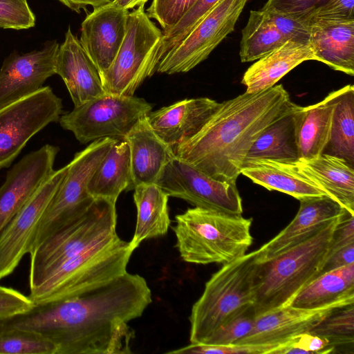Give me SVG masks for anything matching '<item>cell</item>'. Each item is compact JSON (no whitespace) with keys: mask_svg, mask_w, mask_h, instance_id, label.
<instances>
[{"mask_svg":"<svg viewBox=\"0 0 354 354\" xmlns=\"http://www.w3.org/2000/svg\"><path fill=\"white\" fill-rule=\"evenodd\" d=\"M137 209L134 234L129 242L133 250L144 240L164 236L170 227L169 196L156 183H143L133 189Z\"/></svg>","mask_w":354,"mask_h":354,"instance_id":"83f0119b","label":"cell"},{"mask_svg":"<svg viewBox=\"0 0 354 354\" xmlns=\"http://www.w3.org/2000/svg\"><path fill=\"white\" fill-rule=\"evenodd\" d=\"M176 248L190 263H228L246 254L252 243V218L198 207L175 218Z\"/></svg>","mask_w":354,"mask_h":354,"instance_id":"277c9868","label":"cell"},{"mask_svg":"<svg viewBox=\"0 0 354 354\" xmlns=\"http://www.w3.org/2000/svg\"><path fill=\"white\" fill-rule=\"evenodd\" d=\"M343 300L354 301V263L319 274L288 306L315 309Z\"/></svg>","mask_w":354,"mask_h":354,"instance_id":"f546056e","label":"cell"},{"mask_svg":"<svg viewBox=\"0 0 354 354\" xmlns=\"http://www.w3.org/2000/svg\"><path fill=\"white\" fill-rule=\"evenodd\" d=\"M353 304L336 310L309 333L326 339L330 346L353 344L354 342Z\"/></svg>","mask_w":354,"mask_h":354,"instance_id":"d590c367","label":"cell"},{"mask_svg":"<svg viewBox=\"0 0 354 354\" xmlns=\"http://www.w3.org/2000/svg\"><path fill=\"white\" fill-rule=\"evenodd\" d=\"M129 10L112 3L93 8L81 25L80 41L100 75L115 59L127 30Z\"/></svg>","mask_w":354,"mask_h":354,"instance_id":"ac0fdd59","label":"cell"},{"mask_svg":"<svg viewBox=\"0 0 354 354\" xmlns=\"http://www.w3.org/2000/svg\"><path fill=\"white\" fill-rule=\"evenodd\" d=\"M241 174L268 190H276L300 201L327 196L315 183L290 169L285 163L259 159L245 162Z\"/></svg>","mask_w":354,"mask_h":354,"instance_id":"4316f807","label":"cell"},{"mask_svg":"<svg viewBox=\"0 0 354 354\" xmlns=\"http://www.w3.org/2000/svg\"><path fill=\"white\" fill-rule=\"evenodd\" d=\"M313 18L354 19V0H329L313 15Z\"/></svg>","mask_w":354,"mask_h":354,"instance_id":"bcb514c9","label":"cell"},{"mask_svg":"<svg viewBox=\"0 0 354 354\" xmlns=\"http://www.w3.org/2000/svg\"><path fill=\"white\" fill-rule=\"evenodd\" d=\"M149 0H115L112 3L118 7L129 10L140 6H145Z\"/></svg>","mask_w":354,"mask_h":354,"instance_id":"681fc988","label":"cell"},{"mask_svg":"<svg viewBox=\"0 0 354 354\" xmlns=\"http://www.w3.org/2000/svg\"><path fill=\"white\" fill-rule=\"evenodd\" d=\"M35 25V15L27 0H0V28L23 30Z\"/></svg>","mask_w":354,"mask_h":354,"instance_id":"f35d334b","label":"cell"},{"mask_svg":"<svg viewBox=\"0 0 354 354\" xmlns=\"http://www.w3.org/2000/svg\"><path fill=\"white\" fill-rule=\"evenodd\" d=\"M116 223L115 202L95 198L84 216L30 253V289L38 286L68 259L116 232Z\"/></svg>","mask_w":354,"mask_h":354,"instance_id":"ba28073f","label":"cell"},{"mask_svg":"<svg viewBox=\"0 0 354 354\" xmlns=\"http://www.w3.org/2000/svg\"><path fill=\"white\" fill-rule=\"evenodd\" d=\"M87 189L93 198L116 203L124 190H131L129 148L125 140H116L91 177Z\"/></svg>","mask_w":354,"mask_h":354,"instance_id":"484cf974","label":"cell"},{"mask_svg":"<svg viewBox=\"0 0 354 354\" xmlns=\"http://www.w3.org/2000/svg\"><path fill=\"white\" fill-rule=\"evenodd\" d=\"M152 301L144 277L126 272L82 295L35 304L28 312L0 320V328L36 332L50 340L57 354L131 353L134 337L128 323Z\"/></svg>","mask_w":354,"mask_h":354,"instance_id":"6da1fadb","label":"cell"},{"mask_svg":"<svg viewBox=\"0 0 354 354\" xmlns=\"http://www.w3.org/2000/svg\"><path fill=\"white\" fill-rule=\"evenodd\" d=\"M35 304L18 290L0 286V320L29 311Z\"/></svg>","mask_w":354,"mask_h":354,"instance_id":"ee69618b","label":"cell"},{"mask_svg":"<svg viewBox=\"0 0 354 354\" xmlns=\"http://www.w3.org/2000/svg\"><path fill=\"white\" fill-rule=\"evenodd\" d=\"M354 243V214L346 212L337 225L330 241L328 255Z\"/></svg>","mask_w":354,"mask_h":354,"instance_id":"f6af8a7d","label":"cell"},{"mask_svg":"<svg viewBox=\"0 0 354 354\" xmlns=\"http://www.w3.org/2000/svg\"><path fill=\"white\" fill-rule=\"evenodd\" d=\"M59 148L45 145L24 156L7 173L0 186V233L55 171Z\"/></svg>","mask_w":354,"mask_h":354,"instance_id":"2e32d148","label":"cell"},{"mask_svg":"<svg viewBox=\"0 0 354 354\" xmlns=\"http://www.w3.org/2000/svg\"><path fill=\"white\" fill-rule=\"evenodd\" d=\"M162 32L147 16L145 6L129 12L123 41L111 66L100 75L105 93L133 95L158 66Z\"/></svg>","mask_w":354,"mask_h":354,"instance_id":"9c48e42d","label":"cell"},{"mask_svg":"<svg viewBox=\"0 0 354 354\" xmlns=\"http://www.w3.org/2000/svg\"><path fill=\"white\" fill-rule=\"evenodd\" d=\"M299 108L297 105L261 133L248 151L243 165L259 159L281 162H293L299 160L297 140Z\"/></svg>","mask_w":354,"mask_h":354,"instance_id":"f1b7e54d","label":"cell"},{"mask_svg":"<svg viewBox=\"0 0 354 354\" xmlns=\"http://www.w3.org/2000/svg\"><path fill=\"white\" fill-rule=\"evenodd\" d=\"M333 113L329 140L322 154L335 156L354 167V86L330 93Z\"/></svg>","mask_w":354,"mask_h":354,"instance_id":"1f68e13d","label":"cell"},{"mask_svg":"<svg viewBox=\"0 0 354 354\" xmlns=\"http://www.w3.org/2000/svg\"><path fill=\"white\" fill-rule=\"evenodd\" d=\"M309 46L316 61L354 75V19H311Z\"/></svg>","mask_w":354,"mask_h":354,"instance_id":"7402d4cb","label":"cell"},{"mask_svg":"<svg viewBox=\"0 0 354 354\" xmlns=\"http://www.w3.org/2000/svg\"><path fill=\"white\" fill-rule=\"evenodd\" d=\"M288 39L269 21L263 10H251L242 30L240 58L242 62L258 60Z\"/></svg>","mask_w":354,"mask_h":354,"instance_id":"d6a6232c","label":"cell"},{"mask_svg":"<svg viewBox=\"0 0 354 354\" xmlns=\"http://www.w3.org/2000/svg\"><path fill=\"white\" fill-rule=\"evenodd\" d=\"M197 0H152L147 15L155 19L162 32L174 26Z\"/></svg>","mask_w":354,"mask_h":354,"instance_id":"74e56055","label":"cell"},{"mask_svg":"<svg viewBox=\"0 0 354 354\" xmlns=\"http://www.w3.org/2000/svg\"><path fill=\"white\" fill-rule=\"evenodd\" d=\"M334 348L326 339L305 333L272 348L268 354L328 353L333 352Z\"/></svg>","mask_w":354,"mask_h":354,"instance_id":"60d3db41","label":"cell"},{"mask_svg":"<svg viewBox=\"0 0 354 354\" xmlns=\"http://www.w3.org/2000/svg\"><path fill=\"white\" fill-rule=\"evenodd\" d=\"M56 74L65 83L74 106L105 93L97 68L70 26L65 34L64 42L59 48Z\"/></svg>","mask_w":354,"mask_h":354,"instance_id":"ffe728a7","label":"cell"},{"mask_svg":"<svg viewBox=\"0 0 354 354\" xmlns=\"http://www.w3.org/2000/svg\"><path fill=\"white\" fill-rule=\"evenodd\" d=\"M116 140L102 138L76 153L67 172L45 209L30 253L49 237L85 214L93 203L87 186L94 171ZM29 253V254H30Z\"/></svg>","mask_w":354,"mask_h":354,"instance_id":"52a82bcc","label":"cell"},{"mask_svg":"<svg viewBox=\"0 0 354 354\" xmlns=\"http://www.w3.org/2000/svg\"><path fill=\"white\" fill-rule=\"evenodd\" d=\"M272 349L270 346L259 345H210L205 344H192L168 351L167 353L176 354H268Z\"/></svg>","mask_w":354,"mask_h":354,"instance_id":"b9f144b4","label":"cell"},{"mask_svg":"<svg viewBox=\"0 0 354 354\" xmlns=\"http://www.w3.org/2000/svg\"><path fill=\"white\" fill-rule=\"evenodd\" d=\"M124 140L129 148L133 189L140 184L155 183L174 156L172 147L157 136L147 116L138 121Z\"/></svg>","mask_w":354,"mask_h":354,"instance_id":"cb8c5ba5","label":"cell"},{"mask_svg":"<svg viewBox=\"0 0 354 354\" xmlns=\"http://www.w3.org/2000/svg\"><path fill=\"white\" fill-rule=\"evenodd\" d=\"M354 263V243L346 245L329 256L321 274Z\"/></svg>","mask_w":354,"mask_h":354,"instance_id":"7dc6e473","label":"cell"},{"mask_svg":"<svg viewBox=\"0 0 354 354\" xmlns=\"http://www.w3.org/2000/svg\"><path fill=\"white\" fill-rule=\"evenodd\" d=\"M256 251L223 264L205 283L189 315V341L203 344L219 328L253 307Z\"/></svg>","mask_w":354,"mask_h":354,"instance_id":"8992f818","label":"cell"},{"mask_svg":"<svg viewBox=\"0 0 354 354\" xmlns=\"http://www.w3.org/2000/svg\"><path fill=\"white\" fill-rule=\"evenodd\" d=\"M151 109L152 106L142 98L104 93L74 106L60 116L59 122L83 144L106 138L124 140Z\"/></svg>","mask_w":354,"mask_h":354,"instance_id":"30bf717a","label":"cell"},{"mask_svg":"<svg viewBox=\"0 0 354 354\" xmlns=\"http://www.w3.org/2000/svg\"><path fill=\"white\" fill-rule=\"evenodd\" d=\"M297 106L281 84L220 103L193 136L172 147L176 157L220 181L236 182L261 133Z\"/></svg>","mask_w":354,"mask_h":354,"instance_id":"7a4b0ae2","label":"cell"},{"mask_svg":"<svg viewBox=\"0 0 354 354\" xmlns=\"http://www.w3.org/2000/svg\"><path fill=\"white\" fill-rule=\"evenodd\" d=\"M59 44L48 41L39 50L13 53L0 68V106L37 91L46 80L56 74Z\"/></svg>","mask_w":354,"mask_h":354,"instance_id":"9a60e30c","label":"cell"},{"mask_svg":"<svg viewBox=\"0 0 354 354\" xmlns=\"http://www.w3.org/2000/svg\"><path fill=\"white\" fill-rule=\"evenodd\" d=\"M308 60H315L309 44L288 40L250 66L241 83L248 93L267 90L292 69Z\"/></svg>","mask_w":354,"mask_h":354,"instance_id":"d4e9b609","label":"cell"},{"mask_svg":"<svg viewBox=\"0 0 354 354\" xmlns=\"http://www.w3.org/2000/svg\"><path fill=\"white\" fill-rule=\"evenodd\" d=\"M155 183L169 197L183 199L195 207L230 214L243 213L236 182L215 180L175 156Z\"/></svg>","mask_w":354,"mask_h":354,"instance_id":"7c38bea8","label":"cell"},{"mask_svg":"<svg viewBox=\"0 0 354 354\" xmlns=\"http://www.w3.org/2000/svg\"><path fill=\"white\" fill-rule=\"evenodd\" d=\"M0 354H57L56 346L34 331L0 328Z\"/></svg>","mask_w":354,"mask_h":354,"instance_id":"836d02e7","label":"cell"},{"mask_svg":"<svg viewBox=\"0 0 354 354\" xmlns=\"http://www.w3.org/2000/svg\"><path fill=\"white\" fill-rule=\"evenodd\" d=\"M283 163L354 214V167L346 160L322 154L312 159Z\"/></svg>","mask_w":354,"mask_h":354,"instance_id":"603a6c76","label":"cell"},{"mask_svg":"<svg viewBox=\"0 0 354 354\" xmlns=\"http://www.w3.org/2000/svg\"><path fill=\"white\" fill-rule=\"evenodd\" d=\"M353 304L354 301L343 300L315 309L287 306L257 317L251 331L234 344L272 348L295 336L309 333L336 310Z\"/></svg>","mask_w":354,"mask_h":354,"instance_id":"e0dca14e","label":"cell"},{"mask_svg":"<svg viewBox=\"0 0 354 354\" xmlns=\"http://www.w3.org/2000/svg\"><path fill=\"white\" fill-rule=\"evenodd\" d=\"M219 1L220 0H197L174 26L165 32L162 31V38L157 55L158 65Z\"/></svg>","mask_w":354,"mask_h":354,"instance_id":"e575fe53","label":"cell"},{"mask_svg":"<svg viewBox=\"0 0 354 354\" xmlns=\"http://www.w3.org/2000/svg\"><path fill=\"white\" fill-rule=\"evenodd\" d=\"M269 21L288 40L309 44L310 21L261 8Z\"/></svg>","mask_w":354,"mask_h":354,"instance_id":"ab89813d","label":"cell"},{"mask_svg":"<svg viewBox=\"0 0 354 354\" xmlns=\"http://www.w3.org/2000/svg\"><path fill=\"white\" fill-rule=\"evenodd\" d=\"M219 104L208 97L185 99L149 112L147 119L157 136L173 147L195 134Z\"/></svg>","mask_w":354,"mask_h":354,"instance_id":"44dd1931","label":"cell"},{"mask_svg":"<svg viewBox=\"0 0 354 354\" xmlns=\"http://www.w3.org/2000/svg\"><path fill=\"white\" fill-rule=\"evenodd\" d=\"M133 250L117 232L68 259L28 296L35 304L64 299L98 288L127 272Z\"/></svg>","mask_w":354,"mask_h":354,"instance_id":"5b68a950","label":"cell"},{"mask_svg":"<svg viewBox=\"0 0 354 354\" xmlns=\"http://www.w3.org/2000/svg\"><path fill=\"white\" fill-rule=\"evenodd\" d=\"M255 319L253 308H252L219 328L203 344L210 345L234 344L251 331Z\"/></svg>","mask_w":354,"mask_h":354,"instance_id":"8d00e7d4","label":"cell"},{"mask_svg":"<svg viewBox=\"0 0 354 354\" xmlns=\"http://www.w3.org/2000/svg\"><path fill=\"white\" fill-rule=\"evenodd\" d=\"M68 170H55L0 233V280L8 277L29 254L39 223Z\"/></svg>","mask_w":354,"mask_h":354,"instance_id":"5bb4252c","label":"cell"},{"mask_svg":"<svg viewBox=\"0 0 354 354\" xmlns=\"http://www.w3.org/2000/svg\"><path fill=\"white\" fill-rule=\"evenodd\" d=\"M62 113V100L49 86L0 106V169L8 167L28 140Z\"/></svg>","mask_w":354,"mask_h":354,"instance_id":"8fae6325","label":"cell"},{"mask_svg":"<svg viewBox=\"0 0 354 354\" xmlns=\"http://www.w3.org/2000/svg\"><path fill=\"white\" fill-rule=\"evenodd\" d=\"M248 0H220L187 37L159 62L156 72L186 73L207 58L234 30Z\"/></svg>","mask_w":354,"mask_h":354,"instance_id":"4fadbf2b","label":"cell"},{"mask_svg":"<svg viewBox=\"0 0 354 354\" xmlns=\"http://www.w3.org/2000/svg\"><path fill=\"white\" fill-rule=\"evenodd\" d=\"M333 113L330 93L317 104L299 106L297 123L299 159H312L323 153L330 138Z\"/></svg>","mask_w":354,"mask_h":354,"instance_id":"4dcf8cb0","label":"cell"},{"mask_svg":"<svg viewBox=\"0 0 354 354\" xmlns=\"http://www.w3.org/2000/svg\"><path fill=\"white\" fill-rule=\"evenodd\" d=\"M329 0H268L263 8H269L299 19L310 21L313 15Z\"/></svg>","mask_w":354,"mask_h":354,"instance_id":"7bdbcfd3","label":"cell"},{"mask_svg":"<svg viewBox=\"0 0 354 354\" xmlns=\"http://www.w3.org/2000/svg\"><path fill=\"white\" fill-rule=\"evenodd\" d=\"M299 201L300 206L293 220L273 239L255 250L257 263L272 259L348 212L328 196L310 197Z\"/></svg>","mask_w":354,"mask_h":354,"instance_id":"d6986e66","label":"cell"},{"mask_svg":"<svg viewBox=\"0 0 354 354\" xmlns=\"http://www.w3.org/2000/svg\"><path fill=\"white\" fill-rule=\"evenodd\" d=\"M71 10L80 13L82 9L86 6H92L93 8L105 6L113 3L115 0H58Z\"/></svg>","mask_w":354,"mask_h":354,"instance_id":"c3c4849f","label":"cell"},{"mask_svg":"<svg viewBox=\"0 0 354 354\" xmlns=\"http://www.w3.org/2000/svg\"><path fill=\"white\" fill-rule=\"evenodd\" d=\"M342 216L272 259L256 262L252 307L256 317L288 306L320 274L328 258L333 233Z\"/></svg>","mask_w":354,"mask_h":354,"instance_id":"3957f363","label":"cell"}]
</instances>
